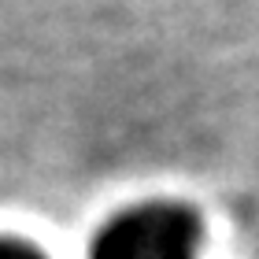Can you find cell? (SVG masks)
<instances>
[{
  "instance_id": "cell-1",
  "label": "cell",
  "mask_w": 259,
  "mask_h": 259,
  "mask_svg": "<svg viewBox=\"0 0 259 259\" xmlns=\"http://www.w3.org/2000/svg\"><path fill=\"white\" fill-rule=\"evenodd\" d=\"M204 222L178 200H141L104 222L89 259H200Z\"/></svg>"
},
{
  "instance_id": "cell-2",
  "label": "cell",
  "mask_w": 259,
  "mask_h": 259,
  "mask_svg": "<svg viewBox=\"0 0 259 259\" xmlns=\"http://www.w3.org/2000/svg\"><path fill=\"white\" fill-rule=\"evenodd\" d=\"M0 259H49L33 241H22L15 233H0Z\"/></svg>"
}]
</instances>
